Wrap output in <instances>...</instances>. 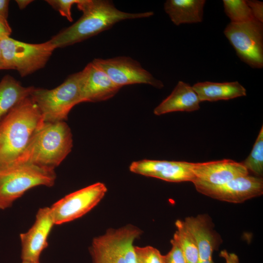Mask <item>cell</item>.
Segmentation results:
<instances>
[{
	"mask_svg": "<svg viewBox=\"0 0 263 263\" xmlns=\"http://www.w3.org/2000/svg\"><path fill=\"white\" fill-rule=\"evenodd\" d=\"M45 122L30 96L0 121V168L14 164Z\"/></svg>",
	"mask_w": 263,
	"mask_h": 263,
	"instance_id": "obj_2",
	"label": "cell"
},
{
	"mask_svg": "<svg viewBox=\"0 0 263 263\" xmlns=\"http://www.w3.org/2000/svg\"><path fill=\"white\" fill-rule=\"evenodd\" d=\"M192 170L195 178L192 183L207 185L223 184L236 178L249 174L243 162L227 159L192 163Z\"/></svg>",
	"mask_w": 263,
	"mask_h": 263,
	"instance_id": "obj_14",
	"label": "cell"
},
{
	"mask_svg": "<svg viewBox=\"0 0 263 263\" xmlns=\"http://www.w3.org/2000/svg\"><path fill=\"white\" fill-rule=\"evenodd\" d=\"M224 11L230 22L243 23L254 19L245 0H223Z\"/></svg>",
	"mask_w": 263,
	"mask_h": 263,
	"instance_id": "obj_22",
	"label": "cell"
},
{
	"mask_svg": "<svg viewBox=\"0 0 263 263\" xmlns=\"http://www.w3.org/2000/svg\"><path fill=\"white\" fill-rule=\"evenodd\" d=\"M0 47L6 69L16 70L21 77L44 68L56 49L50 40L29 43L10 37L0 39Z\"/></svg>",
	"mask_w": 263,
	"mask_h": 263,
	"instance_id": "obj_7",
	"label": "cell"
},
{
	"mask_svg": "<svg viewBox=\"0 0 263 263\" xmlns=\"http://www.w3.org/2000/svg\"><path fill=\"white\" fill-rule=\"evenodd\" d=\"M224 33L238 56L253 68L263 67V24L255 19L243 22H230Z\"/></svg>",
	"mask_w": 263,
	"mask_h": 263,
	"instance_id": "obj_8",
	"label": "cell"
},
{
	"mask_svg": "<svg viewBox=\"0 0 263 263\" xmlns=\"http://www.w3.org/2000/svg\"><path fill=\"white\" fill-rule=\"evenodd\" d=\"M130 170L134 173L169 182L194 180L192 162L143 159L132 162Z\"/></svg>",
	"mask_w": 263,
	"mask_h": 263,
	"instance_id": "obj_13",
	"label": "cell"
},
{
	"mask_svg": "<svg viewBox=\"0 0 263 263\" xmlns=\"http://www.w3.org/2000/svg\"><path fill=\"white\" fill-rule=\"evenodd\" d=\"M205 0H167L164 10L176 25L202 21Z\"/></svg>",
	"mask_w": 263,
	"mask_h": 263,
	"instance_id": "obj_19",
	"label": "cell"
},
{
	"mask_svg": "<svg viewBox=\"0 0 263 263\" xmlns=\"http://www.w3.org/2000/svg\"><path fill=\"white\" fill-rule=\"evenodd\" d=\"M201 101L189 84L179 81L171 94L153 110L156 115L175 112H191L200 109Z\"/></svg>",
	"mask_w": 263,
	"mask_h": 263,
	"instance_id": "obj_17",
	"label": "cell"
},
{
	"mask_svg": "<svg viewBox=\"0 0 263 263\" xmlns=\"http://www.w3.org/2000/svg\"><path fill=\"white\" fill-rule=\"evenodd\" d=\"M22 263H39V262H31V261H22Z\"/></svg>",
	"mask_w": 263,
	"mask_h": 263,
	"instance_id": "obj_34",
	"label": "cell"
},
{
	"mask_svg": "<svg viewBox=\"0 0 263 263\" xmlns=\"http://www.w3.org/2000/svg\"><path fill=\"white\" fill-rule=\"evenodd\" d=\"M170 243L172 245L171 249L167 254L163 255L164 263H188L178 244L173 239Z\"/></svg>",
	"mask_w": 263,
	"mask_h": 263,
	"instance_id": "obj_26",
	"label": "cell"
},
{
	"mask_svg": "<svg viewBox=\"0 0 263 263\" xmlns=\"http://www.w3.org/2000/svg\"><path fill=\"white\" fill-rule=\"evenodd\" d=\"M141 233L132 225L109 229L94 238L89 248L92 263H136L133 243Z\"/></svg>",
	"mask_w": 263,
	"mask_h": 263,
	"instance_id": "obj_6",
	"label": "cell"
},
{
	"mask_svg": "<svg viewBox=\"0 0 263 263\" xmlns=\"http://www.w3.org/2000/svg\"><path fill=\"white\" fill-rule=\"evenodd\" d=\"M77 7L82 11V16L50 39L56 49L81 42L109 29L121 21L149 18L154 14L152 11L125 12L116 8L113 1L109 0H80Z\"/></svg>",
	"mask_w": 263,
	"mask_h": 263,
	"instance_id": "obj_1",
	"label": "cell"
},
{
	"mask_svg": "<svg viewBox=\"0 0 263 263\" xmlns=\"http://www.w3.org/2000/svg\"><path fill=\"white\" fill-rule=\"evenodd\" d=\"M248 171L256 176L263 174V127L260 131L252 149L248 156L242 162Z\"/></svg>",
	"mask_w": 263,
	"mask_h": 263,
	"instance_id": "obj_23",
	"label": "cell"
},
{
	"mask_svg": "<svg viewBox=\"0 0 263 263\" xmlns=\"http://www.w3.org/2000/svg\"><path fill=\"white\" fill-rule=\"evenodd\" d=\"M80 71L70 75L53 89L34 87L30 97L45 122L64 121L72 109L82 102Z\"/></svg>",
	"mask_w": 263,
	"mask_h": 263,
	"instance_id": "obj_5",
	"label": "cell"
},
{
	"mask_svg": "<svg viewBox=\"0 0 263 263\" xmlns=\"http://www.w3.org/2000/svg\"><path fill=\"white\" fill-rule=\"evenodd\" d=\"M55 225L50 207L39 208L33 225L20 234L22 261L39 262L41 253L48 245V238Z\"/></svg>",
	"mask_w": 263,
	"mask_h": 263,
	"instance_id": "obj_12",
	"label": "cell"
},
{
	"mask_svg": "<svg viewBox=\"0 0 263 263\" xmlns=\"http://www.w3.org/2000/svg\"><path fill=\"white\" fill-rule=\"evenodd\" d=\"M254 19L263 22V2L259 0H246Z\"/></svg>",
	"mask_w": 263,
	"mask_h": 263,
	"instance_id": "obj_27",
	"label": "cell"
},
{
	"mask_svg": "<svg viewBox=\"0 0 263 263\" xmlns=\"http://www.w3.org/2000/svg\"><path fill=\"white\" fill-rule=\"evenodd\" d=\"M73 142L71 129L64 121L45 122L13 164L29 163L54 170L71 152Z\"/></svg>",
	"mask_w": 263,
	"mask_h": 263,
	"instance_id": "obj_3",
	"label": "cell"
},
{
	"mask_svg": "<svg viewBox=\"0 0 263 263\" xmlns=\"http://www.w3.org/2000/svg\"><path fill=\"white\" fill-rule=\"evenodd\" d=\"M92 61L103 70L117 86L145 84L162 89L163 83L155 78L132 58L119 56L108 59L95 58Z\"/></svg>",
	"mask_w": 263,
	"mask_h": 263,
	"instance_id": "obj_10",
	"label": "cell"
},
{
	"mask_svg": "<svg viewBox=\"0 0 263 263\" xmlns=\"http://www.w3.org/2000/svg\"><path fill=\"white\" fill-rule=\"evenodd\" d=\"M201 102L227 100L246 95L245 88L238 81L198 82L192 86Z\"/></svg>",
	"mask_w": 263,
	"mask_h": 263,
	"instance_id": "obj_18",
	"label": "cell"
},
{
	"mask_svg": "<svg viewBox=\"0 0 263 263\" xmlns=\"http://www.w3.org/2000/svg\"><path fill=\"white\" fill-rule=\"evenodd\" d=\"M184 223L196 242L199 261L212 259V253L217 249L219 242L208 219L205 215H199L187 217Z\"/></svg>",
	"mask_w": 263,
	"mask_h": 263,
	"instance_id": "obj_16",
	"label": "cell"
},
{
	"mask_svg": "<svg viewBox=\"0 0 263 263\" xmlns=\"http://www.w3.org/2000/svg\"><path fill=\"white\" fill-rule=\"evenodd\" d=\"M12 33V29L7 20L0 18V39L10 37Z\"/></svg>",
	"mask_w": 263,
	"mask_h": 263,
	"instance_id": "obj_28",
	"label": "cell"
},
{
	"mask_svg": "<svg viewBox=\"0 0 263 263\" xmlns=\"http://www.w3.org/2000/svg\"><path fill=\"white\" fill-rule=\"evenodd\" d=\"M19 8L22 10L25 8L30 3L33 2L32 0H16Z\"/></svg>",
	"mask_w": 263,
	"mask_h": 263,
	"instance_id": "obj_31",
	"label": "cell"
},
{
	"mask_svg": "<svg viewBox=\"0 0 263 263\" xmlns=\"http://www.w3.org/2000/svg\"><path fill=\"white\" fill-rule=\"evenodd\" d=\"M136 263H164L163 255L151 246H134Z\"/></svg>",
	"mask_w": 263,
	"mask_h": 263,
	"instance_id": "obj_24",
	"label": "cell"
},
{
	"mask_svg": "<svg viewBox=\"0 0 263 263\" xmlns=\"http://www.w3.org/2000/svg\"><path fill=\"white\" fill-rule=\"evenodd\" d=\"M9 0H0V18L7 19L8 15Z\"/></svg>",
	"mask_w": 263,
	"mask_h": 263,
	"instance_id": "obj_30",
	"label": "cell"
},
{
	"mask_svg": "<svg viewBox=\"0 0 263 263\" xmlns=\"http://www.w3.org/2000/svg\"><path fill=\"white\" fill-rule=\"evenodd\" d=\"M193 184L199 192L212 198L229 203H243L263 193L262 177L249 174L219 185H207L197 182Z\"/></svg>",
	"mask_w": 263,
	"mask_h": 263,
	"instance_id": "obj_11",
	"label": "cell"
},
{
	"mask_svg": "<svg viewBox=\"0 0 263 263\" xmlns=\"http://www.w3.org/2000/svg\"><path fill=\"white\" fill-rule=\"evenodd\" d=\"M80 0H47L46 1L60 14L65 17L70 22L73 20L71 8L75 4H77Z\"/></svg>",
	"mask_w": 263,
	"mask_h": 263,
	"instance_id": "obj_25",
	"label": "cell"
},
{
	"mask_svg": "<svg viewBox=\"0 0 263 263\" xmlns=\"http://www.w3.org/2000/svg\"><path fill=\"white\" fill-rule=\"evenodd\" d=\"M102 183L97 182L66 195L50 207L55 225L78 219L96 206L107 192Z\"/></svg>",
	"mask_w": 263,
	"mask_h": 263,
	"instance_id": "obj_9",
	"label": "cell"
},
{
	"mask_svg": "<svg viewBox=\"0 0 263 263\" xmlns=\"http://www.w3.org/2000/svg\"><path fill=\"white\" fill-rule=\"evenodd\" d=\"M3 69H6V68L4 64L1 51L0 47V70Z\"/></svg>",
	"mask_w": 263,
	"mask_h": 263,
	"instance_id": "obj_32",
	"label": "cell"
},
{
	"mask_svg": "<svg viewBox=\"0 0 263 263\" xmlns=\"http://www.w3.org/2000/svg\"><path fill=\"white\" fill-rule=\"evenodd\" d=\"M56 177L54 170L29 163L0 168V209L11 207L33 188L53 186Z\"/></svg>",
	"mask_w": 263,
	"mask_h": 263,
	"instance_id": "obj_4",
	"label": "cell"
},
{
	"mask_svg": "<svg viewBox=\"0 0 263 263\" xmlns=\"http://www.w3.org/2000/svg\"><path fill=\"white\" fill-rule=\"evenodd\" d=\"M34 87L23 86L10 75L0 81V121L15 106L31 96Z\"/></svg>",
	"mask_w": 263,
	"mask_h": 263,
	"instance_id": "obj_20",
	"label": "cell"
},
{
	"mask_svg": "<svg viewBox=\"0 0 263 263\" xmlns=\"http://www.w3.org/2000/svg\"><path fill=\"white\" fill-rule=\"evenodd\" d=\"M220 256L223 258L225 263H239L238 256L234 253H229L226 250H222Z\"/></svg>",
	"mask_w": 263,
	"mask_h": 263,
	"instance_id": "obj_29",
	"label": "cell"
},
{
	"mask_svg": "<svg viewBox=\"0 0 263 263\" xmlns=\"http://www.w3.org/2000/svg\"><path fill=\"white\" fill-rule=\"evenodd\" d=\"M82 102H97L113 97L121 88L92 61L80 71Z\"/></svg>",
	"mask_w": 263,
	"mask_h": 263,
	"instance_id": "obj_15",
	"label": "cell"
},
{
	"mask_svg": "<svg viewBox=\"0 0 263 263\" xmlns=\"http://www.w3.org/2000/svg\"><path fill=\"white\" fill-rule=\"evenodd\" d=\"M175 224L177 230L172 239L180 247L188 263H198L199 251L194 239L186 228L183 221L177 220Z\"/></svg>",
	"mask_w": 263,
	"mask_h": 263,
	"instance_id": "obj_21",
	"label": "cell"
},
{
	"mask_svg": "<svg viewBox=\"0 0 263 263\" xmlns=\"http://www.w3.org/2000/svg\"><path fill=\"white\" fill-rule=\"evenodd\" d=\"M198 263H214L212 259L205 261H199Z\"/></svg>",
	"mask_w": 263,
	"mask_h": 263,
	"instance_id": "obj_33",
	"label": "cell"
}]
</instances>
